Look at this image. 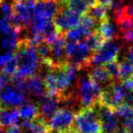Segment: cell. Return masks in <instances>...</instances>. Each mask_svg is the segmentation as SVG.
Wrapping results in <instances>:
<instances>
[{
	"label": "cell",
	"instance_id": "obj_1",
	"mask_svg": "<svg viewBox=\"0 0 133 133\" xmlns=\"http://www.w3.org/2000/svg\"><path fill=\"white\" fill-rule=\"evenodd\" d=\"M16 54L18 62L16 75L22 78H29L39 74L41 71V60L36 51V47L24 37L18 43Z\"/></svg>",
	"mask_w": 133,
	"mask_h": 133
},
{
	"label": "cell",
	"instance_id": "obj_2",
	"mask_svg": "<svg viewBox=\"0 0 133 133\" xmlns=\"http://www.w3.org/2000/svg\"><path fill=\"white\" fill-rule=\"evenodd\" d=\"M102 89L91 78L89 74L82 75L77 78L74 92L81 108L93 107L99 102Z\"/></svg>",
	"mask_w": 133,
	"mask_h": 133
},
{
	"label": "cell",
	"instance_id": "obj_3",
	"mask_svg": "<svg viewBox=\"0 0 133 133\" xmlns=\"http://www.w3.org/2000/svg\"><path fill=\"white\" fill-rule=\"evenodd\" d=\"M67 60L74 64L80 70L91 67V59L93 51L85 39L81 41H67L65 45Z\"/></svg>",
	"mask_w": 133,
	"mask_h": 133
},
{
	"label": "cell",
	"instance_id": "obj_4",
	"mask_svg": "<svg viewBox=\"0 0 133 133\" xmlns=\"http://www.w3.org/2000/svg\"><path fill=\"white\" fill-rule=\"evenodd\" d=\"M74 128L79 133H102V124L94 106L82 108L75 112Z\"/></svg>",
	"mask_w": 133,
	"mask_h": 133
},
{
	"label": "cell",
	"instance_id": "obj_5",
	"mask_svg": "<svg viewBox=\"0 0 133 133\" xmlns=\"http://www.w3.org/2000/svg\"><path fill=\"white\" fill-rule=\"evenodd\" d=\"M121 50V46L116 39L104 41L102 46L93 52L90 65L91 67L103 66L109 62L118 60Z\"/></svg>",
	"mask_w": 133,
	"mask_h": 133
},
{
	"label": "cell",
	"instance_id": "obj_6",
	"mask_svg": "<svg viewBox=\"0 0 133 133\" xmlns=\"http://www.w3.org/2000/svg\"><path fill=\"white\" fill-rule=\"evenodd\" d=\"M75 111L66 107H61L47 122L51 131L67 133L74 129Z\"/></svg>",
	"mask_w": 133,
	"mask_h": 133
},
{
	"label": "cell",
	"instance_id": "obj_7",
	"mask_svg": "<svg viewBox=\"0 0 133 133\" xmlns=\"http://www.w3.org/2000/svg\"><path fill=\"white\" fill-rule=\"evenodd\" d=\"M127 90L121 81H114L104 89L101 93L99 102L115 109L121 104L125 103Z\"/></svg>",
	"mask_w": 133,
	"mask_h": 133
},
{
	"label": "cell",
	"instance_id": "obj_8",
	"mask_svg": "<svg viewBox=\"0 0 133 133\" xmlns=\"http://www.w3.org/2000/svg\"><path fill=\"white\" fill-rule=\"evenodd\" d=\"M80 19L81 15L69 8L66 4H61V7L54 16L53 21L57 30L62 34H65L77 27L80 23Z\"/></svg>",
	"mask_w": 133,
	"mask_h": 133
},
{
	"label": "cell",
	"instance_id": "obj_9",
	"mask_svg": "<svg viewBox=\"0 0 133 133\" xmlns=\"http://www.w3.org/2000/svg\"><path fill=\"white\" fill-rule=\"evenodd\" d=\"M95 109L102 124V133H116L121 127L119 118L115 113V110L110 107L98 102L94 106Z\"/></svg>",
	"mask_w": 133,
	"mask_h": 133
},
{
	"label": "cell",
	"instance_id": "obj_10",
	"mask_svg": "<svg viewBox=\"0 0 133 133\" xmlns=\"http://www.w3.org/2000/svg\"><path fill=\"white\" fill-rule=\"evenodd\" d=\"M28 97L29 96L18 90L14 86L13 87L9 86L8 88L0 92V99L3 106L19 108L24 103L28 101Z\"/></svg>",
	"mask_w": 133,
	"mask_h": 133
},
{
	"label": "cell",
	"instance_id": "obj_11",
	"mask_svg": "<svg viewBox=\"0 0 133 133\" xmlns=\"http://www.w3.org/2000/svg\"><path fill=\"white\" fill-rule=\"evenodd\" d=\"M38 100L37 105H38L39 111H40V116L48 122L61 105L60 97L50 96V95L45 94Z\"/></svg>",
	"mask_w": 133,
	"mask_h": 133
},
{
	"label": "cell",
	"instance_id": "obj_12",
	"mask_svg": "<svg viewBox=\"0 0 133 133\" xmlns=\"http://www.w3.org/2000/svg\"><path fill=\"white\" fill-rule=\"evenodd\" d=\"M65 45L66 38L64 34L60 33L57 38L51 45V60L54 67L62 66L68 61L65 51Z\"/></svg>",
	"mask_w": 133,
	"mask_h": 133
},
{
	"label": "cell",
	"instance_id": "obj_13",
	"mask_svg": "<svg viewBox=\"0 0 133 133\" xmlns=\"http://www.w3.org/2000/svg\"><path fill=\"white\" fill-rule=\"evenodd\" d=\"M20 119L19 109L16 107H0V126L8 128L13 125H18Z\"/></svg>",
	"mask_w": 133,
	"mask_h": 133
},
{
	"label": "cell",
	"instance_id": "obj_14",
	"mask_svg": "<svg viewBox=\"0 0 133 133\" xmlns=\"http://www.w3.org/2000/svg\"><path fill=\"white\" fill-rule=\"evenodd\" d=\"M116 25L112 21H110V18H107L99 24L96 31L103 38L104 41L119 39L121 32H119V27H117Z\"/></svg>",
	"mask_w": 133,
	"mask_h": 133
},
{
	"label": "cell",
	"instance_id": "obj_15",
	"mask_svg": "<svg viewBox=\"0 0 133 133\" xmlns=\"http://www.w3.org/2000/svg\"><path fill=\"white\" fill-rule=\"evenodd\" d=\"M26 82L29 96H34L37 99H40L41 97L46 94L44 78L41 74H36L26 78Z\"/></svg>",
	"mask_w": 133,
	"mask_h": 133
},
{
	"label": "cell",
	"instance_id": "obj_16",
	"mask_svg": "<svg viewBox=\"0 0 133 133\" xmlns=\"http://www.w3.org/2000/svg\"><path fill=\"white\" fill-rule=\"evenodd\" d=\"M114 110L121 124L129 130H133V108L127 103H123Z\"/></svg>",
	"mask_w": 133,
	"mask_h": 133
},
{
	"label": "cell",
	"instance_id": "obj_17",
	"mask_svg": "<svg viewBox=\"0 0 133 133\" xmlns=\"http://www.w3.org/2000/svg\"><path fill=\"white\" fill-rule=\"evenodd\" d=\"M91 78L94 82H96L101 88H105L114 82L112 78L110 77V73L108 72L107 68L104 66H96L94 67L89 73Z\"/></svg>",
	"mask_w": 133,
	"mask_h": 133
},
{
	"label": "cell",
	"instance_id": "obj_18",
	"mask_svg": "<svg viewBox=\"0 0 133 133\" xmlns=\"http://www.w3.org/2000/svg\"><path fill=\"white\" fill-rule=\"evenodd\" d=\"M18 109H19L20 118L23 120H33L40 116V111H39L37 103L35 104L29 100L20 106Z\"/></svg>",
	"mask_w": 133,
	"mask_h": 133
},
{
	"label": "cell",
	"instance_id": "obj_19",
	"mask_svg": "<svg viewBox=\"0 0 133 133\" xmlns=\"http://www.w3.org/2000/svg\"><path fill=\"white\" fill-rule=\"evenodd\" d=\"M22 31L18 28L14 27L9 34L5 35L2 40V46L6 51H16L17 48L18 43L20 41V35Z\"/></svg>",
	"mask_w": 133,
	"mask_h": 133
},
{
	"label": "cell",
	"instance_id": "obj_20",
	"mask_svg": "<svg viewBox=\"0 0 133 133\" xmlns=\"http://www.w3.org/2000/svg\"><path fill=\"white\" fill-rule=\"evenodd\" d=\"M110 7L101 3H97L96 5L89 7L87 14L93 18L98 24L108 18V11Z\"/></svg>",
	"mask_w": 133,
	"mask_h": 133
},
{
	"label": "cell",
	"instance_id": "obj_21",
	"mask_svg": "<svg viewBox=\"0 0 133 133\" xmlns=\"http://www.w3.org/2000/svg\"><path fill=\"white\" fill-rule=\"evenodd\" d=\"M92 33L94 32L79 24L77 27L65 33L64 36L67 41H81L82 39L86 38L88 36H90Z\"/></svg>",
	"mask_w": 133,
	"mask_h": 133
},
{
	"label": "cell",
	"instance_id": "obj_22",
	"mask_svg": "<svg viewBox=\"0 0 133 133\" xmlns=\"http://www.w3.org/2000/svg\"><path fill=\"white\" fill-rule=\"evenodd\" d=\"M119 81H123L133 77V65L127 57H124L119 62Z\"/></svg>",
	"mask_w": 133,
	"mask_h": 133
},
{
	"label": "cell",
	"instance_id": "obj_23",
	"mask_svg": "<svg viewBox=\"0 0 133 133\" xmlns=\"http://www.w3.org/2000/svg\"><path fill=\"white\" fill-rule=\"evenodd\" d=\"M66 5L69 8L74 10V12L78 13L81 16L87 13L88 8H89V5L84 0H69L66 3Z\"/></svg>",
	"mask_w": 133,
	"mask_h": 133
},
{
	"label": "cell",
	"instance_id": "obj_24",
	"mask_svg": "<svg viewBox=\"0 0 133 133\" xmlns=\"http://www.w3.org/2000/svg\"><path fill=\"white\" fill-rule=\"evenodd\" d=\"M107 68L108 72L110 73V77L114 81H119V61L114 60L111 62H109L107 64L103 65Z\"/></svg>",
	"mask_w": 133,
	"mask_h": 133
},
{
	"label": "cell",
	"instance_id": "obj_25",
	"mask_svg": "<svg viewBox=\"0 0 133 133\" xmlns=\"http://www.w3.org/2000/svg\"><path fill=\"white\" fill-rule=\"evenodd\" d=\"M13 29H14V26L11 22L10 18L5 16V18L0 19V32L4 36L9 34Z\"/></svg>",
	"mask_w": 133,
	"mask_h": 133
},
{
	"label": "cell",
	"instance_id": "obj_26",
	"mask_svg": "<svg viewBox=\"0 0 133 133\" xmlns=\"http://www.w3.org/2000/svg\"><path fill=\"white\" fill-rule=\"evenodd\" d=\"M12 84V76L0 70V92Z\"/></svg>",
	"mask_w": 133,
	"mask_h": 133
},
{
	"label": "cell",
	"instance_id": "obj_27",
	"mask_svg": "<svg viewBox=\"0 0 133 133\" xmlns=\"http://www.w3.org/2000/svg\"><path fill=\"white\" fill-rule=\"evenodd\" d=\"M0 7H1V10L3 12V14L5 15V16L6 18H10L13 14V3H9L6 2L5 0H4L1 4H0Z\"/></svg>",
	"mask_w": 133,
	"mask_h": 133
},
{
	"label": "cell",
	"instance_id": "obj_28",
	"mask_svg": "<svg viewBox=\"0 0 133 133\" xmlns=\"http://www.w3.org/2000/svg\"><path fill=\"white\" fill-rule=\"evenodd\" d=\"M5 133H24L21 126L19 125H13V126L8 127Z\"/></svg>",
	"mask_w": 133,
	"mask_h": 133
},
{
	"label": "cell",
	"instance_id": "obj_29",
	"mask_svg": "<svg viewBox=\"0 0 133 133\" xmlns=\"http://www.w3.org/2000/svg\"><path fill=\"white\" fill-rule=\"evenodd\" d=\"M124 13L127 15V16H130V18H133V0L130 2V4L124 5V9H123Z\"/></svg>",
	"mask_w": 133,
	"mask_h": 133
},
{
	"label": "cell",
	"instance_id": "obj_30",
	"mask_svg": "<svg viewBox=\"0 0 133 133\" xmlns=\"http://www.w3.org/2000/svg\"><path fill=\"white\" fill-rule=\"evenodd\" d=\"M127 59L130 61V63L133 65V46L129 48L128 52H127Z\"/></svg>",
	"mask_w": 133,
	"mask_h": 133
},
{
	"label": "cell",
	"instance_id": "obj_31",
	"mask_svg": "<svg viewBox=\"0 0 133 133\" xmlns=\"http://www.w3.org/2000/svg\"><path fill=\"white\" fill-rule=\"evenodd\" d=\"M113 1H114V0H98L99 3L102 4V5H107V7H109L111 5V4L113 3Z\"/></svg>",
	"mask_w": 133,
	"mask_h": 133
},
{
	"label": "cell",
	"instance_id": "obj_32",
	"mask_svg": "<svg viewBox=\"0 0 133 133\" xmlns=\"http://www.w3.org/2000/svg\"><path fill=\"white\" fill-rule=\"evenodd\" d=\"M84 1L87 3V5H89V7H91V5H96L97 3H99L98 0H84Z\"/></svg>",
	"mask_w": 133,
	"mask_h": 133
},
{
	"label": "cell",
	"instance_id": "obj_33",
	"mask_svg": "<svg viewBox=\"0 0 133 133\" xmlns=\"http://www.w3.org/2000/svg\"><path fill=\"white\" fill-rule=\"evenodd\" d=\"M5 128L4 127H1L0 126V133H5Z\"/></svg>",
	"mask_w": 133,
	"mask_h": 133
},
{
	"label": "cell",
	"instance_id": "obj_34",
	"mask_svg": "<svg viewBox=\"0 0 133 133\" xmlns=\"http://www.w3.org/2000/svg\"><path fill=\"white\" fill-rule=\"evenodd\" d=\"M67 133H79V132H78L76 130H74V128L72 130H70V131H69V132H67Z\"/></svg>",
	"mask_w": 133,
	"mask_h": 133
},
{
	"label": "cell",
	"instance_id": "obj_35",
	"mask_svg": "<svg viewBox=\"0 0 133 133\" xmlns=\"http://www.w3.org/2000/svg\"><path fill=\"white\" fill-rule=\"evenodd\" d=\"M59 1H60V3H61V4H66L69 0H59Z\"/></svg>",
	"mask_w": 133,
	"mask_h": 133
},
{
	"label": "cell",
	"instance_id": "obj_36",
	"mask_svg": "<svg viewBox=\"0 0 133 133\" xmlns=\"http://www.w3.org/2000/svg\"><path fill=\"white\" fill-rule=\"evenodd\" d=\"M129 133H133V130H129Z\"/></svg>",
	"mask_w": 133,
	"mask_h": 133
},
{
	"label": "cell",
	"instance_id": "obj_37",
	"mask_svg": "<svg viewBox=\"0 0 133 133\" xmlns=\"http://www.w3.org/2000/svg\"><path fill=\"white\" fill-rule=\"evenodd\" d=\"M2 106V102H1V99H0V107Z\"/></svg>",
	"mask_w": 133,
	"mask_h": 133
},
{
	"label": "cell",
	"instance_id": "obj_38",
	"mask_svg": "<svg viewBox=\"0 0 133 133\" xmlns=\"http://www.w3.org/2000/svg\"><path fill=\"white\" fill-rule=\"evenodd\" d=\"M33 1H35V2H38V1H41V0H33Z\"/></svg>",
	"mask_w": 133,
	"mask_h": 133
},
{
	"label": "cell",
	"instance_id": "obj_39",
	"mask_svg": "<svg viewBox=\"0 0 133 133\" xmlns=\"http://www.w3.org/2000/svg\"><path fill=\"white\" fill-rule=\"evenodd\" d=\"M4 1V0H0V4H1L2 3V2H3Z\"/></svg>",
	"mask_w": 133,
	"mask_h": 133
},
{
	"label": "cell",
	"instance_id": "obj_40",
	"mask_svg": "<svg viewBox=\"0 0 133 133\" xmlns=\"http://www.w3.org/2000/svg\"><path fill=\"white\" fill-rule=\"evenodd\" d=\"M50 133H57V132H54V131H51Z\"/></svg>",
	"mask_w": 133,
	"mask_h": 133
}]
</instances>
